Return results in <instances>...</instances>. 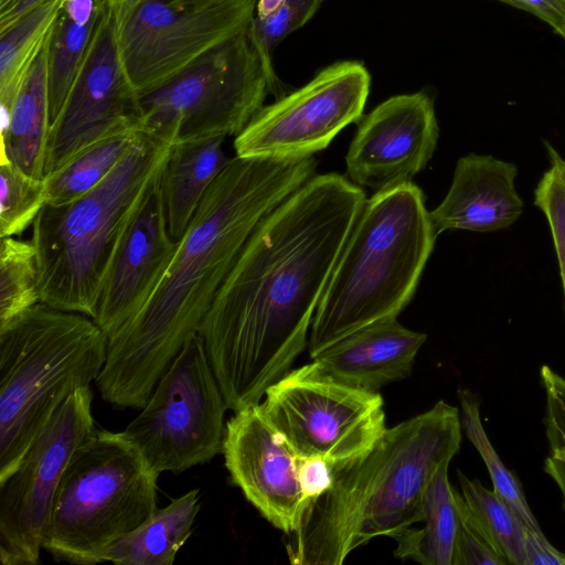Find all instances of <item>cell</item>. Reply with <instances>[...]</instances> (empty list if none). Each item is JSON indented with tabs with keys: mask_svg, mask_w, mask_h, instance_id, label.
<instances>
[{
	"mask_svg": "<svg viewBox=\"0 0 565 565\" xmlns=\"http://www.w3.org/2000/svg\"><path fill=\"white\" fill-rule=\"evenodd\" d=\"M365 201L344 175L315 174L253 232L198 330L228 409L259 404L308 345Z\"/></svg>",
	"mask_w": 565,
	"mask_h": 565,
	"instance_id": "6da1fadb",
	"label": "cell"
},
{
	"mask_svg": "<svg viewBox=\"0 0 565 565\" xmlns=\"http://www.w3.org/2000/svg\"><path fill=\"white\" fill-rule=\"evenodd\" d=\"M317 159L233 157L203 196L145 307L108 338L96 382L117 408H142L198 330L258 224L316 173Z\"/></svg>",
	"mask_w": 565,
	"mask_h": 565,
	"instance_id": "7a4b0ae2",
	"label": "cell"
},
{
	"mask_svg": "<svg viewBox=\"0 0 565 565\" xmlns=\"http://www.w3.org/2000/svg\"><path fill=\"white\" fill-rule=\"evenodd\" d=\"M461 420L444 401L386 428L361 457L334 467L331 486L287 535L296 565H339L379 536L395 539L422 522L424 495L437 470L459 451Z\"/></svg>",
	"mask_w": 565,
	"mask_h": 565,
	"instance_id": "3957f363",
	"label": "cell"
},
{
	"mask_svg": "<svg viewBox=\"0 0 565 565\" xmlns=\"http://www.w3.org/2000/svg\"><path fill=\"white\" fill-rule=\"evenodd\" d=\"M437 236L425 195L412 181L366 199L317 307L310 358L361 328L397 318Z\"/></svg>",
	"mask_w": 565,
	"mask_h": 565,
	"instance_id": "277c9868",
	"label": "cell"
},
{
	"mask_svg": "<svg viewBox=\"0 0 565 565\" xmlns=\"http://www.w3.org/2000/svg\"><path fill=\"white\" fill-rule=\"evenodd\" d=\"M170 147L139 131L99 184L66 204L43 206L30 239L42 303L94 318L113 259Z\"/></svg>",
	"mask_w": 565,
	"mask_h": 565,
	"instance_id": "5b68a950",
	"label": "cell"
},
{
	"mask_svg": "<svg viewBox=\"0 0 565 565\" xmlns=\"http://www.w3.org/2000/svg\"><path fill=\"white\" fill-rule=\"evenodd\" d=\"M107 343L90 317L42 302L0 329V481L60 405L97 380Z\"/></svg>",
	"mask_w": 565,
	"mask_h": 565,
	"instance_id": "8992f818",
	"label": "cell"
},
{
	"mask_svg": "<svg viewBox=\"0 0 565 565\" xmlns=\"http://www.w3.org/2000/svg\"><path fill=\"white\" fill-rule=\"evenodd\" d=\"M158 477L124 431L94 429L66 466L42 548L57 562H104L117 541L157 511Z\"/></svg>",
	"mask_w": 565,
	"mask_h": 565,
	"instance_id": "52a82bcc",
	"label": "cell"
},
{
	"mask_svg": "<svg viewBox=\"0 0 565 565\" xmlns=\"http://www.w3.org/2000/svg\"><path fill=\"white\" fill-rule=\"evenodd\" d=\"M268 94L269 79L247 28L140 95V131L170 146L236 137Z\"/></svg>",
	"mask_w": 565,
	"mask_h": 565,
	"instance_id": "ba28073f",
	"label": "cell"
},
{
	"mask_svg": "<svg viewBox=\"0 0 565 565\" xmlns=\"http://www.w3.org/2000/svg\"><path fill=\"white\" fill-rule=\"evenodd\" d=\"M226 409L203 341L194 333L124 433L158 475L180 473L222 452Z\"/></svg>",
	"mask_w": 565,
	"mask_h": 565,
	"instance_id": "9c48e42d",
	"label": "cell"
},
{
	"mask_svg": "<svg viewBox=\"0 0 565 565\" xmlns=\"http://www.w3.org/2000/svg\"><path fill=\"white\" fill-rule=\"evenodd\" d=\"M260 406L299 456L334 467L367 452L387 428L379 392L343 383L313 360L274 383Z\"/></svg>",
	"mask_w": 565,
	"mask_h": 565,
	"instance_id": "30bf717a",
	"label": "cell"
},
{
	"mask_svg": "<svg viewBox=\"0 0 565 565\" xmlns=\"http://www.w3.org/2000/svg\"><path fill=\"white\" fill-rule=\"evenodd\" d=\"M257 0H141L118 26L121 60L136 93L156 89L248 28Z\"/></svg>",
	"mask_w": 565,
	"mask_h": 565,
	"instance_id": "8fae6325",
	"label": "cell"
},
{
	"mask_svg": "<svg viewBox=\"0 0 565 565\" xmlns=\"http://www.w3.org/2000/svg\"><path fill=\"white\" fill-rule=\"evenodd\" d=\"M90 386L72 393L32 441L18 467L0 481V561L39 562L50 510L77 447L95 429Z\"/></svg>",
	"mask_w": 565,
	"mask_h": 565,
	"instance_id": "7c38bea8",
	"label": "cell"
},
{
	"mask_svg": "<svg viewBox=\"0 0 565 565\" xmlns=\"http://www.w3.org/2000/svg\"><path fill=\"white\" fill-rule=\"evenodd\" d=\"M371 75L359 61L335 62L264 106L235 137L242 158H303L326 149L363 117Z\"/></svg>",
	"mask_w": 565,
	"mask_h": 565,
	"instance_id": "4fadbf2b",
	"label": "cell"
},
{
	"mask_svg": "<svg viewBox=\"0 0 565 565\" xmlns=\"http://www.w3.org/2000/svg\"><path fill=\"white\" fill-rule=\"evenodd\" d=\"M140 130L139 95L126 73L113 0H108L87 55L51 124L45 177L84 148L114 135Z\"/></svg>",
	"mask_w": 565,
	"mask_h": 565,
	"instance_id": "5bb4252c",
	"label": "cell"
},
{
	"mask_svg": "<svg viewBox=\"0 0 565 565\" xmlns=\"http://www.w3.org/2000/svg\"><path fill=\"white\" fill-rule=\"evenodd\" d=\"M233 484L286 535L300 525L310 504L299 456L265 415L260 403L237 412L225 424L222 449Z\"/></svg>",
	"mask_w": 565,
	"mask_h": 565,
	"instance_id": "9a60e30c",
	"label": "cell"
},
{
	"mask_svg": "<svg viewBox=\"0 0 565 565\" xmlns=\"http://www.w3.org/2000/svg\"><path fill=\"white\" fill-rule=\"evenodd\" d=\"M438 138L429 90L392 96L359 121L345 156L348 179L375 192L411 182L431 159Z\"/></svg>",
	"mask_w": 565,
	"mask_h": 565,
	"instance_id": "2e32d148",
	"label": "cell"
},
{
	"mask_svg": "<svg viewBox=\"0 0 565 565\" xmlns=\"http://www.w3.org/2000/svg\"><path fill=\"white\" fill-rule=\"evenodd\" d=\"M161 171L131 221L99 295L93 320L108 338L145 307L178 248L168 228Z\"/></svg>",
	"mask_w": 565,
	"mask_h": 565,
	"instance_id": "e0dca14e",
	"label": "cell"
},
{
	"mask_svg": "<svg viewBox=\"0 0 565 565\" xmlns=\"http://www.w3.org/2000/svg\"><path fill=\"white\" fill-rule=\"evenodd\" d=\"M516 175L514 163L490 154L459 158L446 196L430 212L436 234L454 230L489 233L512 225L524 206Z\"/></svg>",
	"mask_w": 565,
	"mask_h": 565,
	"instance_id": "ac0fdd59",
	"label": "cell"
},
{
	"mask_svg": "<svg viewBox=\"0 0 565 565\" xmlns=\"http://www.w3.org/2000/svg\"><path fill=\"white\" fill-rule=\"evenodd\" d=\"M427 334L385 319L340 339L313 361L334 379L370 392L411 375Z\"/></svg>",
	"mask_w": 565,
	"mask_h": 565,
	"instance_id": "d6986e66",
	"label": "cell"
},
{
	"mask_svg": "<svg viewBox=\"0 0 565 565\" xmlns=\"http://www.w3.org/2000/svg\"><path fill=\"white\" fill-rule=\"evenodd\" d=\"M226 137H211L170 147L161 171V186L169 233L179 242L203 196L232 158L225 154Z\"/></svg>",
	"mask_w": 565,
	"mask_h": 565,
	"instance_id": "ffe728a7",
	"label": "cell"
},
{
	"mask_svg": "<svg viewBox=\"0 0 565 565\" xmlns=\"http://www.w3.org/2000/svg\"><path fill=\"white\" fill-rule=\"evenodd\" d=\"M50 127L45 44L30 67L9 115L1 121L0 163H11L29 177L44 180Z\"/></svg>",
	"mask_w": 565,
	"mask_h": 565,
	"instance_id": "44dd1931",
	"label": "cell"
},
{
	"mask_svg": "<svg viewBox=\"0 0 565 565\" xmlns=\"http://www.w3.org/2000/svg\"><path fill=\"white\" fill-rule=\"evenodd\" d=\"M108 0H64L46 42L51 124L87 55Z\"/></svg>",
	"mask_w": 565,
	"mask_h": 565,
	"instance_id": "7402d4cb",
	"label": "cell"
},
{
	"mask_svg": "<svg viewBox=\"0 0 565 565\" xmlns=\"http://www.w3.org/2000/svg\"><path fill=\"white\" fill-rule=\"evenodd\" d=\"M200 493L193 489L157 509L151 518L117 541L104 562L120 565H172L193 531L200 511Z\"/></svg>",
	"mask_w": 565,
	"mask_h": 565,
	"instance_id": "603a6c76",
	"label": "cell"
},
{
	"mask_svg": "<svg viewBox=\"0 0 565 565\" xmlns=\"http://www.w3.org/2000/svg\"><path fill=\"white\" fill-rule=\"evenodd\" d=\"M449 463L441 466L424 495V518L420 529H407L394 540V555L423 565H452L459 511L456 490L448 480Z\"/></svg>",
	"mask_w": 565,
	"mask_h": 565,
	"instance_id": "cb8c5ba5",
	"label": "cell"
},
{
	"mask_svg": "<svg viewBox=\"0 0 565 565\" xmlns=\"http://www.w3.org/2000/svg\"><path fill=\"white\" fill-rule=\"evenodd\" d=\"M64 0H44L0 30V109L7 118L33 62L44 49Z\"/></svg>",
	"mask_w": 565,
	"mask_h": 565,
	"instance_id": "d4e9b609",
	"label": "cell"
},
{
	"mask_svg": "<svg viewBox=\"0 0 565 565\" xmlns=\"http://www.w3.org/2000/svg\"><path fill=\"white\" fill-rule=\"evenodd\" d=\"M139 131L121 132L102 139L47 174L46 204H66L99 184L117 166Z\"/></svg>",
	"mask_w": 565,
	"mask_h": 565,
	"instance_id": "484cf974",
	"label": "cell"
},
{
	"mask_svg": "<svg viewBox=\"0 0 565 565\" xmlns=\"http://www.w3.org/2000/svg\"><path fill=\"white\" fill-rule=\"evenodd\" d=\"M462 498L487 540L508 565H526L524 535L526 526L513 509L478 479L457 472Z\"/></svg>",
	"mask_w": 565,
	"mask_h": 565,
	"instance_id": "4316f807",
	"label": "cell"
},
{
	"mask_svg": "<svg viewBox=\"0 0 565 565\" xmlns=\"http://www.w3.org/2000/svg\"><path fill=\"white\" fill-rule=\"evenodd\" d=\"M41 302L36 253L32 243L3 237L0 243V329Z\"/></svg>",
	"mask_w": 565,
	"mask_h": 565,
	"instance_id": "83f0119b",
	"label": "cell"
},
{
	"mask_svg": "<svg viewBox=\"0 0 565 565\" xmlns=\"http://www.w3.org/2000/svg\"><path fill=\"white\" fill-rule=\"evenodd\" d=\"M461 427L486 463L493 490L513 509L527 529L541 531L516 478L503 465L491 445L480 418L477 396L466 388L458 391Z\"/></svg>",
	"mask_w": 565,
	"mask_h": 565,
	"instance_id": "f1b7e54d",
	"label": "cell"
},
{
	"mask_svg": "<svg viewBox=\"0 0 565 565\" xmlns=\"http://www.w3.org/2000/svg\"><path fill=\"white\" fill-rule=\"evenodd\" d=\"M324 0H281L273 10L263 15L254 14L248 33L262 58L270 84V94L276 98L286 94L274 65L275 49L294 31L305 25Z\"/></svg>",
	"mask_w": 565,
	"mask_h": 565,
	"instance_id": "f546056e",
	"label": "cell"
},
{
	"mask_svg": "<svg viewBox=\"0 0 565 565\" xmlns=\"http://www.w3.org/2000/svg\"><path fill=\"white\" fill-rule=\"evenodd\" d=\"M45 179L29 177L11 163H0V237H13L32 226L46 204Z\"/></svg>",
	"mask_w": 565,
	"mask_h": 565,
	"instance_id": "4dcf8cb0",
	"label": "cell"
},
{
	"mask_svg": "<svg viewBox=\"0 0 565 565\" xmlns=\"http://www.w3.org/2000/svg\"><path fill=\"white\" fill-rule=\"evenodd\" d=\"M551 167L544 172L534 191V204L544 214L558 262L565 299V170L563 157L545 142Z\"/></svg>",
	"mask_w": 565,
	"mask_h": 565,
	"instance_id": "1f68e13d",
	"label": "cell"
},
{
	"mask_svg": "<svg viewBox=\"0 0 565 565\" xmlns=\"http://www.w3.org/2000/svg\"><path fill=\"white\" fill-rule=\"evenodd\" d=\"M540 374L546 396L545 426L550 445L544 469L558 486L565 509V379L548 365H543Z\"/></svg>",
	"mask_w": 565,
	"mask_h": 565,
	"instance_id": "d6a6232c",
	"label": "cell"
},
{
	"mask_svg": "<svg viewBox=\"0 0 565 565\" xmlns=\"http://www.w3.org/2000/svg\"><path fill=\"white\" fill-rule=\"evenodd\" d=\"M459 527L452 565H508L472 518L462 494L456 490Z\"/></svg>",
	"mask_w": 565,
	"mask_h": 565,
	"instance_id": "836d02e7",
	"label": "cell"
},
{
	"mask_svg": "<svg viewBox=\"0 0 565 565\" xmlns=\"http://www.w3.org/2000/svg\"><path fill=\"white\" fill-rule=\"evenodd\" d=\"M334 466L321 457H303L301 465L302 487L310 503L331 486Z\"/></svg>",
	"mask_w": 565,
	"mask_h": 565,
	"instance_id": "e575fe53",
	"label": "cell"
},
{
	"mask_svg": "<svg viewBox=\"0 0 565 565\" xmlns=\"http://www.w3.org/2000/svg\"><path fill=\"white\" fill-rule=\"evenodd\" d=\"M524 554L526 565H565V554L554 547L542 531L525 529Z\"/></svg>",
	"mask_w": 565,
	"mask_h": 565,
	"instance_id": "d590c367",
	"label": "cell"
},
{
	"mask_svg": "<svg viewBox=\"0 0 565 565\" xmlns=\"http://www.w3.org/2000/svg\"><path fill=\"white\" fill-rule=\"evenodd\" d=\"M522 10L546 22L561 36L565 33V3L562 0H518Z\"/></svg>",
	"mask_w": 565,
	"mask_h": 565,
	"instance_id": "8d00e7d4",
	"label": "cell"
},
{
	"mask_svg": "<svg viewBox=\"0 0 565 565\" xmlns=\"http://www.w3.org/2000/svg\"><path fill=\"white\" fill-rule=\"evenodd\" d=\"M43 1L44 0H15L6 9L0 10V30L8 28L20 17Z\"/></svg>",
	"mask_w": 565,
	"mask_h": 565,
	"instance_id": "74e56055",
	"label": "cell"
},
{
	"mask_svg": "<svg viewBox=\"0 0 565 565\" xmlns=\"http://www.w3.org/2000/svg\"><path fill=\"white\" fill-rule=\"evenodd\" d=\"M141 0H113L118 26L126 21Z\"/></svg>",
	"mask_w": 565,
	"mask_h": 565,
	"instance_id": "f35d334b",
	"label": "cell"
},
{
	"mask_svg": "<svg viewBox=\"0 0 565 565\" xmlns=\"http://www.w3.org/2000/svg\"><path fill=\"white\" fill-rule=\"evenodd\" d=\"M499 1L508 3V4L512 6V7L518 8V9H522V7H521V4H520V2L518 0H499Z\"/></svg>",
	"mask_w": 565,
	"mask_h": 565,
	"instance_id": "ab89813d",
	"label": "cell"
},
{
	"mask_svg": "<svg viewBox=\"0 0 565 565\" xmlns=\"http://www.w3.org/2000/svg\"><path fill=\"white\" fill-rule=\"evenodd\" d=\"M15 0H0V10L6 9Z\"/></svg>",
	"mask_w": 565,
	"mask_h": 565,
	"instance_id": "60d3db41",
	"label": "cell"
},
{
	"mask_svg": "<svg viewBox=\"0 0 565 565\" xmlns=\"http://www.w3.org/2000/svg\"><path fill=\"white\" fill-rule=\"evenodd\" d=\"M562 162H563V167H564V170H565V158H563Z\"/></svg>",
	"mask_w": 565,
	"mask_h": 565,
	"instance_id": "b9f144b4",
	"label": "cell"
},
{
	"mask_svg": "<svg viewBox=\"0 0 565 565\" xmlns=\"http://www.w3.org/2000/svg\"><path fill=\"white\" fill-rule=\"evenodd\" d=\"M562 36L565 39V33Z\"/></svg>",
	"mask_w": 565,
	"mask_h": 565,
	"instance_id": "7bdbcfd3",
	"label": "cell"
},
{
	"mask_svg": "<svg viewBox=\"0 0 565 565\" xmlns=\"http://www.w3.org/2000/svg\"><path fill=\"white\" fill-rule=\"evenodd\" d=\"M565 3V0H562Z\"/></svg>",
	"mask_w": 565,
	"mask_h": 565,
	"instance_id": "ee69618b",
	"label": "cell"
}]
</instances>
